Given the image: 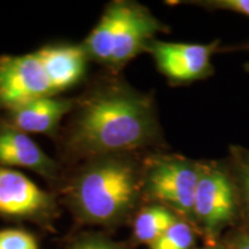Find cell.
<instances>
[{
  "label": "cell",
  "instance_id": "3",
  "mask_svg": "<svg viewBox=\"0 0 249 249\" xmlns=\"http://www.w3.org/2000/svg\"><path fill=\"white\" fill-rule=\"evenodd\" d=\"M167 30L144 6L113 1L81 45L89 59L117 70L147 51L155 36Z\"/></svg>",
  "mask_w": 249,
  "mask_h": 249
},
{
  "label": "cell",
  "instance_id": "2",
  "mask_svg": "<svg viewBox=\"0 0 249 249\" xmlns=\"http://www.w3.org/2000/svg\"><path fill=\"white\" fill-rule=\"evenodd\" d=\"M143 197V167L129 155L89 160L70 187V201L82 222L117 225Z\"/></svg>",
  "mask_w": 249,
  "mask_h": 249
},
{
  "label": "cell",
  "instance_id": "9",
  "mask_svg": "<svg viewBox=\"0 0 249 249\" xmlns=\"http://www.w3.org/2000/svg\"><path fill=\"white\" fill-rule=\"evenodd\" d=\"M0 166L24 167L52 180L58 166L26 133L9 124H0Z\"/></svg>",
  "mask_w": 249,
  "mask_h": 249
},
{
  "label": "cell",
  "instance_id": "5",
  "mask_svg": "<svg viewBox=\"0 0 249 249\" xmlns=\"http://www.w3.org/2000/svg\"><path fill=\"white\" fill-rule=\"evenodd\" d=\"M142 167L143 196L152 203L169 208L194 226V200L200 161L179 155H154Z\"/></svg>",
  "mask_w": 249,
  "mask_h": 249
},
{
  "label": "cell",
  "instance_id": "7",
  "mask_svg": "<svg viewBox=\"0 0 249 249\" xmlns=\"http://www.w3.org/2000/svg\"><path fill=\"white\" fill-rule=\"evenodd\" d=\"M55 95L35 52L0 57V107L9 111Z\"/></svg>",
  "mask_w": 249,
  "mask_h": 249
},
{
  "label": "cell",
  "instance_id": "14",
  "mask_svg": "<svg viewBox=\"0 0 249 249\" xmlns=\"http://www.w3.org/2000/svg\"><path fill=\"white\" fill-rule=\"evenodd\" d=\"M196 229L185 219H179L176 224L149 246L150 249H195Z\"/></svg>",
  "mask_w": 249,
  "mask_h": 249
},
{
  "label": "cell",
  "instance_id": "19",
  "mask_svg": "<svg viewBox=\"0 0 249 249\" xmlns=\"http://www.w3.org/2000/svg\"><path fill=\"white\" fill-rule=\"evenodd\" d=\"M195 249H227V247L223 241H219V242H217V244L207 245L202 248H195Z\"/></svg>",
  "mask_w": 249,
  "mask_h": 249
},
{
  "label": "cell",
  "instance_id": "10",
  "mask_svg": "<svg viewBox=\"0 0 249 249\" xmlns=\"http://www.w3.org/2000/svg\"><path fill=\"white\" fill-rule=\"evenodd\" d=\"M76 107L73 99L48 96L8 111V123L23 133L53 135L62 118Z\"/></svg>",
  "mask_w": 249,
  "mask_h": 249
},
{
  "label": "cell",
  "instance_id": "16",
  "mask_svg": "<svg viewBox=\"0 0 249 249\" xmlns=\"http://www.w3.org/2000/svg\"><path fill=\"white\" fill-rule=\"evenodd\" d=\"M188 4L197 5L209 11H230L249 18V0H203L189 1Z\"/></svg>",
  "mask_w": 249,
  "mask_h": 249
},
{
  "label": "cell",
  "instance_id": "17",
  "mask_svg": "<svg viewBox=\"0 0 249 249\" xmlns=\"http://www.w3.org/2000/svg\"><path fill=\"white\" fill-rule=\"evenodd\" d=\"M68 249H128L124 246L99 235L81 236Z\"/></svg>",
  "mask_w": 249,
  "mask_h": 249
},
{
  "label": "cell",
  "instance_id": "12",
  "mask_svg": "<svg viewBox=\"0 0 249 249\" xmlns=\"http://www.w3.org/2000/svg\"><path fill=\"white\" fill-rule=\"evenodd\" d=\"M179 219L182 218L164 205L157 203L145 205L134 219L133 236L139 244L150 246Z\"/></svg>",
  "mask_w": 249,
  "mask_h": 249
},
{
  "label": "cell",
  "instance_id": "11",
  "mask_svg": "<svg viewBox=\"0 0 249 249\" xmlns=\"http://www.w3.org/2000/svg\"><path fill=\"white\" fill-rule=\"evenodd\" d=\"M35 53L57 95L74 87L85 76L89 57L82 45H49Z\"/></svg>",
  "mask_w": 249,
  "mask_h": 249
},
{
  "label": "cell",
  "instance_id": "20",
  "mask_svg": "<svg viewBox=\"0 0 249 249\" xmlns=\"http://www.w3.org/2000/svg\"><path fill=\"white\" fill-rule=\"evenodd\" d=\"M235 49H241V50H249V43H247V44H245V45H241V46H236ZM244 68H245V71H248V73H249V61H248V62H246V64H245V66H244Z\"/></svg>",
  "mask_w": 249,
  "mask_h": 249
},
{
  "label": "cell",
  "instance_id": "18",
  "mask_svg": "<svg viewBox=\"0 0 249 249\" xmlns=\"http://www.w3.org/2000/svg\"><path fill=\"white\" fill-rule=\"evenodd\" d=\"M227 249H249V229L239 227L223 240Z\"/></svg>",
  "mask_w": 249,
  "mask_h": 249
},
{
  "label": "cell",
  "instance_id": "15",
  "mask_svg": "<svg viewBox=\"0 0 249 249\" xmlns=\"http://www.w3.org/2000/svg\"><path fill=\"white\" fill-rule=\"evenodd\" d=\"M0 249H38V244L29 232L6 229L0 231Z\"/></svg>",
  "mask_w": 249,
  "mask_h": 249
},
{
  "label": "cell",
  "instance_id": "1",
  "mask_svg": "<svg viewBox=\"0 0 249 249\" xmlns=\"http://www.w3.org/2000/svg\"><path fill=\"white\" fill-rule=\"evenodd\" d=\"M160 140L154 101L130 87H102L79 105L68 147L89 160L128 155Z\"/></svg>",
  "mask_w": 249,
  "mask_h": 249
},
{
  "label": "cell",
  "instance_id": "13",
  "mask_svg": "<svg viewBox=\"0 0 249 249\" xmlns=\"http://www.w3.org/2000/svg\"><path fill=\"white\" fill-rule=\"evenodd\" d=\"M226 163L238 192L242 226L249 229V149L231 145Z\"/></svg>",
  "mask_w": 249,
  "mask_h": 249
},
{
  "label": "cell",
  "instance_id": "6",
  "mask_svg": "<svg viewBox=\"0 0 249 249\" xmlns=\"http://www.w3.org/2000/svg\"><path fill=\"white\" fill-rule=\"evenodd\" d=\"M220 51V40L208 44L176 43L154 39L147 52L151 53L158 71L173 86L189 85L213 74V55Z\"/></svg>",
  "mask_w": 249,
  "mask_h": 249
},
{
  "label": "cell",
  "instance_id": "4",
  "mask_svg": "<svg viewBox=\"0 0 249 249\" xmlns=\"http://www.w3.org/2000/svg\"><path fill=\"white\" fill-rule=\"evenodd\" d=\"M241 219L235 183L225 161H200V174L194 200V226L207 241H220L227 227Z\"/></svg>",
  "mask_w": 249,
  "mask_h": 249
},
{
  "label": "cell",
  "instance_id": "8",
  "mask_svg": "<svg viewBox=\"0 0 249 249\" xmlns=\"http://www.w3.org/2000/svg\"><path fill=\"white\" fill-rule=\"evenodd\" d=\"M55 213L57 202L51 193L43 191L23 173L0 166V216L45 223Z\"/></svg>",
  "mask_w": 249,
  "mask_h": 249
}]
</instances>
